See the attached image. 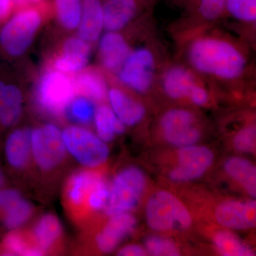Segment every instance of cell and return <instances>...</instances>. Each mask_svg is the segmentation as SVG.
Wrapping results in <instances>:
<instances>
[{
	"label": "cell",
	"mask_w": 256,
	"mask_h": 256,
	"mask_svg": "<svg viewBox=\"0 0 256 256\" xmlns=\"http://www.w3.org/2000/svg\"><path fill=\"white\" fill-rule=\"evenodd\" d=\"M188 58L197 72L223 80L239 78L246 66V58L238 48L215 37H201L192 42Z\"/></svg>",
	"instance_id": "obj_1"
},
{
	"label": "cell",
	"mask_w": 256,
	"mask_h": 256,
	"mask_svg": "<svg viewBox=\"0 0 256 256\" xmlns=\"http://www.w3.org/2000/svg\"><path fill=\"white\" fill-rule=\"evenodd\" d=\"M41 23V14L36 10H22L10 16L0 26V50L10 57L23 54Z\"/></svg>",
	"instance_id": "obj_2"
},
{
	"label": "cell",
	"mask_w": 256,
	"mask_h": 256,
	"mask_svg": "<svg viewBox=\"0 0 256 256\" xmlns=\"http://www.w3.org/2000/svg\"><path fill=\"white\" fill-rule=\"evenodd\" d=\"M148 225L156 232H169L174 228H186L192 224L190 212L172 194L156 192L149 198L146 206Z\"/></svg>",
	"instance_id": "obj_3"
},
{
	"label": "cell",
	"mask_w": 256,
	"mask_h": 256,
	"mask_svg": "<svg viewBox=\"0 0 256 256\" xmlns=\"http://www.w3.org/2000/svg\"><path fill=\"white\" fill-rule=\"evenodd\" d=\"M146 186V178L139 168H126L116 175L112 182L106 213L111 216L133 210L139 203Z\"/></svg>",
	"instance_id": "obj_4"
},
{
	"label": "cell",
	"mask_w": 256,
	"mask_h": 256,
	"mask_svg": "<svg viewBox=\"0 0 256 256\" xmlns=\"http://www.w3.org/2000/svg\"><path fill=\"white\" fill-rule=\"evenodd\" d=\"M75 94L74 82L62 72L50 70L40 80L36 98L42 110L52 116H60L66 112Z\"/></svg>",
	"instance_id": "obj_5"
},
{
	"label": "cell",
	"mask_w": 256,
	"mask_h": 256,
	"mask_svg": "<svg viewBox=\"0 0 256 256\" xmlns=\"http://www.w3.org/2000/svg\"><path fill=\"white\" fill-rule=\"evenodd\" d=\"M63 138L66 150L86 168L100 166L108 158L105 142L87 130L72 126L64 131Z\"/></svg>",
	"instance_id": "obj_6"
},
{
	"label": "cell",
	"mask_w": 256,
	"mask_h": 256,
	"mask_svg": "<svg viewBox=\"0 0 256 256\" xmlns=\"http://www.w3.org/2000/svg\"><path fill=\"white\" fill-rule=\"evenodd\" d=\"M66 152L63 132L54 124H45L32 131L31 152L41 169L50 170L58 166Z\"/></svg>",
	"instance_id": "obj_7"
},
{
	"label": "cell",
	"mask_w": 256,
	"mask_h": 256,
	"mask_svg": "<svg viewBox=\"0 0 256 256\" xmlns=\"http://www.w3.org/2000/svg\"><path fill=\"white\" fill-rule=\"evenodd\" d=\"M156 60L150 50L139 48L130 52L118 72L119 80L132 90L146 92L154 80Z\"/></svg>",
	"instance_id": "obj_8"
},
{
	"label": "cell",
	"mask_w": 256,
	"mask_h": 256,
	"mask_svg": "<svg viewBox=\"0 0 256 256\" xmlns=\"http://www.w3.org/2000/svg\"><path fill=\"white\" fill-rule=\"evenodd\" d=\"M160 127L165 140L173 146H192L201 138L194 114L184 109L168 111L162 118Z\"/></svg>",
	"instance_id": "obj_9"
},
{
	"label": "cell",
	"mask_w": 256,
	"mask_h": 256,
	"mask_svg": "<svg viewBox=\"0 0 256 256\" xmlns=\"http://www.w3.org/2000/svg\"><path fill=\"white\" fill-rule=\"evenodd\" d=\"M213 152L203 146H182L178 153V166L170 172L175 182H188L201 178L214 161Z\"/></svg>",
	"instance_id": "obj_10"
},
{
	"label": "cell",
	"mask_w": 256,
	"mask_h": 256,
	"mask_svg": "<svg viewBox=\"0 0 256 256\" xmlns=\"http://www.w3.org/2000/svg\"><path fill=\"white\" fill-rule=\"evenodd\" d=\"M256 203L254 200H228L220 203L215 210L217 222L225 228L246 230L256 226Z\"/></svg>",
	"instance_id": "obj_11"
},
{
	"label": "cell",
	"mask_w": 256,
	"mask_h": 256,
	"mask_svg": "<svg viewBox=\"0 0 256 256\" xmlns=\"http://www.w3.org/2000/svg\"><path fill=\"white\" fill-rule=\"evenodd\" d=\"M136 224V218L128 212L112 216L111 220L96 237L99 250L106 254L112 252L132 233Z\"/></svg>",
	"instance_id": "obj_12"
},
{
	"label": "cell",
	"mask_w": 256,
	"mask_h": 256,
	"mask_svg": "<svg viewBox=\"0 0 256 256\" xmlns=\"http://www.w3.org/2000/svg\"><path fill=\"white\" fill-rule=\"evenodd\" d=\"M130 53L128 42L117 32H108L101 37L99 54L101 63L109 72H118Z\"/></svg>",
	"instance_id": "obj_13"
},
{
	"label": "cell",
	"mask_w": 256,
	"mask_h": 256,
	"mask_svg": "<svg viewBox=\"0 0 256 256\" xmlns=\"http://www.w3.org/2000/svg\"><path fill=\"white\" fill-rule=\"evenodd\" d=\"M139 0H105L102 2L104 28L118 32L137 14Z\"/></svg>",
	"instance_id": "obj_14"
},
{
	"label": "cell",
	"mask_w": 256,
	"mask_h": 256,
	"mask_svg": "<svg viewBox=\"0 0 256 256\" xmlns=\"http://www.w3.org/2000/svg\"><path fill=\"white\" fill-rule=\"evenodd\" d=\"M88 42L80 37H72L64 44L63 53L55 62V67L62 72H76L86 66L90 56Z\"/></svg>",
	"instance_id": "obj_15"
},
{
	"label": "cell",
	"mask_w": 256,
	"mask_h": 256,
	"mask_svg": "<svg viewBox=\"0 0 256 256\" xmlns=\"http://www.w3.org/2000/svg\"><path fill=\"white\" fill-rule=\"evenodd\" d=\"M108 96L111 109L124 126H134L144 118L146 114L144 106L122 90L110 89Z\"/></svg>",
	"instance_id": "obj_16"
},
{
	"label": "cell",
	"mask_w": 256,
	"mask_h": 256,
	"mask_svg": "<svg viewBox=\"0 0 256 256\" xmlns=\"http://www.w3.org/2000/svg\"><path fill=\"white\" fill-rule=\"evenodd\" d=\"M80 38L96 42L100 36L104 25L102 0H82V14L78 25Z\"/></svg>",
	"instance_id": "obj_17"
},
{
	"label": "cell",
	"mask_w": 256,
	"mask_h": 256,
	"mask_svg": "<svg viewBox=\"0 0 256 256\" xmlns=\"http://www.w3.org/2000/svg\"><path fill=\"white\" fill-rule=\"evenodd\" d=\"M22 94L16 86L0 78V124L10 127L21 114Z\"/></svg>",
	"instance_id": "obj_18"
},
{
	"label": "cell",
	"mask_w": 256,
	"mask_h": 256,
	"mask_svg": "<svg viewBox=\"0 0 256 256\" xmlns=\"http://www.w3.org/2000/svg\"><path fill=\"white\" fill-rule=\"evenodd\" d=\"M196 84L192 72L180 66L168 69L162 80L163 88L166 95L176 100L188 98Z\"/></svg>",
	"instance_id": "obj_19"
},
{
	"label": "cell",
	"mask_w": 256,
	"mask_h": 256,
	"mask_svg": "<svg viewBox=\"0 0 256 256\" xmlns=\"http://www.w3.org/2000/svg\"><path fill=\"white\" fill-rule=\"evenodd\" d=\"M31 153V134L26 130L13 131L6 140L5 154L12 168H22L28 163Z\"/></svg>",
	"instance_id": "obj_20"
},
{
	"label": "cell",
	"mask_w": 256,
	"mask_h": 256,
	"mask_svg": "<svg viewBox=\"0 0 256 256\" xmlns=\"http://www.w3.org/2000/svg\"><path fill=\"white\" fill-rule=\"evenodd\" d=\"M101 178L98 173L88 170L77 172L72 175L67 186V198L70 203L75 206H82L92 186Z\"/></svg>",
	"instance_id": "obj_21"
},
{
	"label": "cell",
	"mask_w": 256,
	"mask_h": 256,
	"mask_svg": "<svg viewBox=\"0 0 256 256\" xmlns=\"http://www.w3.org/2000/svg\"><path fill=\"white\" fill-rule=\"evenodd\" d=\"M76 92L92 100L101 101L107 97V86L104 76L96 70H84L74 82Z\"/></svg>",
	"instance_id": "obj_22"
},
{
	"label": "cell",
	"mask_w": 256,
	"mask_h": 256,
	"mask_svg": "<svg viewBox=\"0 0 256 256\" xmlns=\"http://www.w3.org/2000/svg\"><path fill=\"white\" fill-rule=\"evenodd\" d=\"M224 169L229 176L238 182L254 198L256 196V169L248 160L232 158L227 160Z\"/></svg>",
	"instance_id": "obj_23"
},
{
	"label": "cell",
	"mask_w": 256,
	"mask_h": 256,
	"mask_svg": "<svg viewBox=\"0 0 256 256\" xmlns=\"http://www.w3.org/2000/svg\"><path fill=\"white\" fill-rule=\"evenodd\" d=\"M62 233V226L56 216H43L35 225L33 232L34 240L38 248L44 252L57 242Z\"/></svg>",
	"instance_id": "obj_24"
},
{
	"label": "cell",
	"mask_w": 256,
	"mask_h": 256,
	"mask_svg": "<svg viewBox=\"0 0 256 256\" xmlns=\"http://www.w3.org/2000/svg\"><path fill=\"white\" fill-rule=\"evenodd\" d=\"M214 242L220 254L225 256H250L254 252L232 232L220 230L214 236Z\"/></svg>",
	"instance_id": "obj_25"
},
{
	"label": "cell",
	"mask_w": 256,
	"mask_h": 256,
	"mask_svg": "<svg viewBox=\"0 0 256 256\" xmlns=\"http://www.w3.org/2000/svg\"><path fill=\"white\" fill-rule=\"evenodd\" d=\"M60 23L68 30L78 28L82 14V0H55Z\"/></svg>",
	"instance_id": "obj_26"
},
{
	"label": "cell",
	"mask_w": 256,
	"mask_h": 256,
	"mask_svg": "<svg viewBox=\"0 0 256 256\" xmlns=\"http://www.w3.org/2000/svg\"><path fill=\"white\" fill-rule=\"evenodd\" d=\"M3 248L4 254L9 256H41L44 254L36 244H30L18 232H11L5 237Z\"/></svg>",
	"instance_id": "obj_27"
},
{
	"label": "cell",
	"mask_w": 256,
	"mask_h": 256,
	"mask_svg": "<svg viewBox=\"0 0 256 256\" xmlns=\"http://www.w3.org/2000/svg\"><path fill=\"white\" fill-rule=\"evenodd\" d=\"M2 212L5 226L13 230L21 226L28 220L32 215V207L28 201L21 197Z\"/></svg>",
	"instance_id": "obj_28"
},
{
	"label": "cell",
	"mask_w": 256,
	"mask_h": 256,
	"mask_svg": "<svg viewBox=\"0 0 256 256\" xmlns=\"http://www.w3.org/2000/svg\"><path fill=\"white\" fill-rule=\"evenodd\" d=\"M225 12L242 22H256V0H226Z\"/></svg>",
	"instance_id": "obj_29"
},
{
	"label": "cell",
	"mask_w": 256,
	"mask_h": 256,
	"mask_svg": "<svg viewBox=\"0 0 256 256\" xmlns=\"http://www.w3.org/2000/svg\"><path fill=\"white\" fill-rule=\"evenodd\" d=\"M67 110L74 120L84 124L90 122L94 118L96 112L94 100L84 96L74 98Z\"/></svg>",
	"instance_id": "obj_30"
},
{
	"label": "cell",
	"mask_w": 256,
	"mask_h": 256,
	"mask_svg": "<svg viewBox=\"0 0 256 256\" xmlns=\"http://www.w3.org/2000/svg\"><path fill=\"white\" fill-rule=\"evenodd\" d=\"M226 0H190L196 14L207 21H214L225 12Z\"/></svg>",
	"instance_id": "obj_31"
},
{
	"label": "cell",
	"mask_w": 256,
	"mask_h": 256,
	"mask_svg": "<svg viewBox=\"0 0 256 256\" xmlns=\"http://www.w3.org/2000/svg\"><path fill=\"white\" fill-rule=\"evenodd\" d=\"M146 252L152 256H178L180 250L176 244L170 239L159 236H150L144 242Z\"/></svg>",
	"instance_id": "obj_32"
},
{
	"label": "cell",
	"mask_w": 256,
	"mask_h": 256,
	"mask_svg": "<svg viewBox=\"0 0 256 256\" xmlns=\"http://www.w3.org/2000/svg\"><path fill=\"white\" fill-rule=\"evenodd\" d=\"M109 192L107 185L104 178H101L97 183L92 186L89 192L86 200V204L89 208L92 210H100L106 206L108 200Z\"/></svg>",
	"instance_id": "obj_33"
},
{
	"label": "cell",
	"mask_w": 256,
	"mask_h": 256,
	"mask_svg": "<svg viewBox=\"0 0 256 256\" xmlns=\"http://www.w3.org/2000/svg\"><path fill=\"white\" fill-rule=\"evenodd\" d=\"M256 129L254 126L242 128L235 136L234 144L242 152H252L256 150Z\"/></svg>",
	"instance_id": "obj_34"
},
{
	"label": "cell",
	"mask_w": 256,
	"mask_h": 256,
	"mask_svg": "<svg viewBox=\"0 0 256 256\" xmlns=\"http://www.w3.org/2000/svg\"><path fill=\"white\" fill-rule=\"evenodd\" d=\"M94 120L98 137L105 142H111L114 139V132L106 114L105 106H99L96 109Z\"/></svg>",
	"instance_id": "obj_35"
},
{
	"label": "cell",
	"mask_w": 256,
	"mask_h": 256,
	"mask_svg": "<svg viewBox=\"0 0 256 256\" xmlns=\"http://www.w3.org/2000/svg\"><path fill=\"white\" fill-rule=\"evenodd\" d=\"M20 192L14 190H0V210L2 212L12 204L21 198Z\"/></svg>",
	"instance_id": "obj_36"
},
{
	"label": "cell",
	"mask_w": 256,
	"mask_h": 256,
	"mask_svg": "<svg viewBox=\"0 0 256 256\" xmlns=\"http://www.w3.org/2000/svg\"><path fill=\"white\" fill-rule=\"evenodd\" d=\"M188 98L195 105L202 106L207 104L208 100V92L204 88L196 84L190 92Z\"/></svg>",
	"instance_id": "obj_37"
},
{
	"label": "cell",
	"mask_w": 256,
	"mask_h": 256,
	"mask_svg": "<svg viewBox=\"0 0 256 256\" xmlns=\"http://www.w3.org/2000/svg\"><path fill=\"white\" fill-rule=\"evenodd\" d=\"M14 4V0H0V24L10 18Z\"/></svg>",
	"instance_id": "obj_38"
},
{
	"label": "cell",
	"mask_w": 256,
	"mask_h": 256,
	"mask_svg": "<svg viewBox=\"0 0 256 256\" xmlns=\"http://www.w3.org/2000/svg\"><path fill=\"white\" fill-rule=\"evenodd\" d=\"M118 256H142L146 255V252L142 247L132 244L122 248L118 252Z\"/></svg>",
	"instance_id": "obj_39"
},
{
	"label": "cell",
	"mask_w": 256,
	"mask_h": 256,
	"mask_svg": "<svg viewBox=\"0 0 256 256\" xmlns=\"http://www.w3.org/2000/svg\"><path fill=\"white\" fill-rule=\"evenodd\" d=\"M3 182H4V178H3L2 173L1 170H0V188L2 186Z\"/></svg>",
	"instance_id": "obj_40"
},
{
	"label": "cell",
	"mask_w": 256,
	"mask_h": 256,
	"mask_svg": "<svg viewBox=\"0 0 256 256\" xmlns=\"http://www.w3.org/2000/svg\"><path fill=\"white\" fill-rule=\"evenodd\" d=\"M23 1H26V0H14V3L23 2ZM28 1L38 2L40 0H28Z\"/></svg>",
	"instance_id": "obj_41"
},
{
	"label": "cell",
	"mask_w": 256,
	"mask_h": 256,
	"mask_svg": "<svg viewBox=\"0 0 256 256\" xmlns=\"http://www.w3.org/2000/svg\"><path fill=\"white\" fill-rule=\"evenodd\" d=\"M146 1L149 2L150 1V0H146Z\"/></svg>",
	"instance_id": "obj_42"
}]
</instances>
